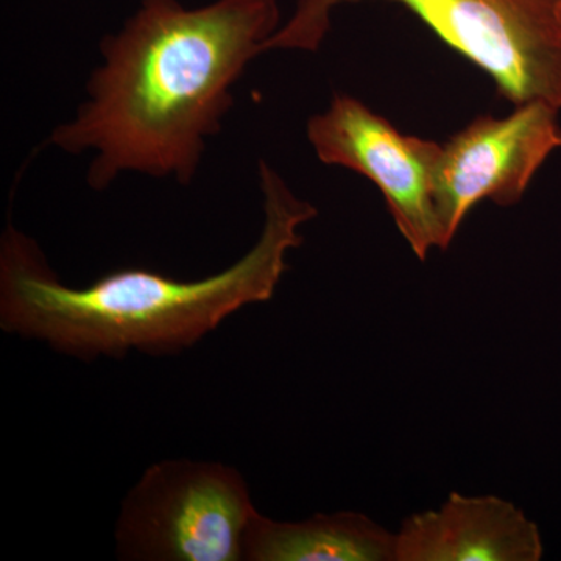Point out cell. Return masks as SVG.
Masks as SVG:
<instances>
[{
    "instance_id": "obj_1",
    "label": "cell",
    "mask_w": 561,
    "mask_h": 561,
    "mask_svg": "<svg viewBox=\"0 0 561 561\" xmlns=\"http://www.w3.org/2000/svg\"><path fill=\"white\" fill-rule=\"evenodd\" d=\"M280 24L278 0H213L195 9L140 0L121 31L101 41L87 98L47 144L94 154L92 191L127 173L187 186L234 106L236 83L267 54Z\"/></svg>"
},
{
    "instance_id": "obj_2",
    "label": "cell",
    "mask_w": 561,
    "mask_h": 561,
    "mask_svg": "<svg viewBox=\"0 0 561 561\" xmlns=\"http://www.w3.org/2000/svg\"><path fill=\"white\" fill-rule=\"evenodd\" d=\"M264 225L230 267L202 279L149 268L106 273L84 287L62 283L38 242L9 220L0 238V328L81 360L122 359L130 351L173 356L192 348L232 313L271 301L300 227L319 210L260 161Z\"/></svg>"
},
{
    "instance_id": "obj_3",
    "label": "cell",
    "mask_w": 561,
    "mask_h": 561,
    "mask_svg": "<svg viewBox=\"0 0 561 561\" xmlns=\"http://www.w3.org/2000/svg\"><path fill=\"white\" fill-rule=\"evenodd\" d=\"M364 0H297L265 51H317L332 13ZM404 7L442 43L483 70L513 106L561 110V0H383Z\"/></svg>"
},
{
    "instance_id": "obj_4",
    "label": "cell",
    "mask_w": 561,
    "mask_h": 561,
    "mask_svg": "<svg viewBox=\"0 0 561 561\" xmlns=\"http://www.w3.org/2000/svg\"><path fill=\"white\" fill-rule=\"evenodd\" d=\"M257 508L245 478L228 465L190 459L151 465L122 501L121 560L242 561Z\"/></svg>"
},
{
    "instance_id": "obj_5",
    "label": "cell",
    "mask_w": 561,
    "mask_h": 561,
    "mask_svg": "<svg viewBox=\"0 0 561 561\" xmlns=\"http://www.w3.org/2000/svg\"><path fill=\"white\" fill-rule=\"evenodd\" d=\"M306 136L323 164L370 180L386 198L398 231L419 260L446 250L434 202V168L442 144L402 135L359 99L334 94L309 117Z\"/></svg>"
},
{
    "instance_id": "obj_6",
    "label": "cell",
    "mask_w": 561,
    "mask_h": 561,
    "mask_svg": "<svg viewBox=\"0 0 561 561\" xmlns=\"http://www.w3.org/2000/svg\"><path fill=\"white\" fill-rule=\"evenodd\" d=\"M559 111L541 101L523 103L505 117H476L443 144L434 168V202L446 249L479 203L522 202L535 173L561 149Z\"/></svg>"
},
{
    "instance_id": "obj_7",
    "label": "cell",
    "mask_w": 561,
    "mask_h": 561,
    "mask_svg": "<svg viewBox=\"0 0 561 561\" xmlns=\"http://www.w3.org/2000/svg\"><path fill=\"white\" fill-rule=\"evenodd\" d=\"M394 561H537V524L502 497L451 493L437 511L409 516L394 531Z\"/></svg>"
},
{
    "instance_id": "obj_8",
    "label": "cell",
    "mask_w": 561,
    "mask_h": 561,
    "mask_svg": "<svg viewBox=\"0 0 561 561\" xmlns=\"http://www.w3.org/2000/svg\"><path fill=\"white\" fill-rule=\"evenodd\" d=\"M397 535L357 512L275 522L256 512L243 538V561H394Z\"/></svg>"
}]
</instances>
